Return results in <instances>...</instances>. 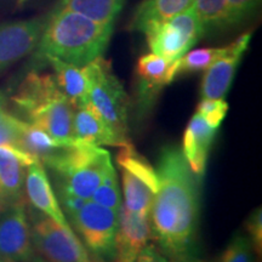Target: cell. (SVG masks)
Returning a JSON list of instances; mask_svg holds the SVG:
<instances>
[{
  "instance_id": "1",
  "label": "cell",
  "mask_w": 262,
  "mask_h": 262,
  "mask_svg": "<svg viewBox=\"0 0 262 262\" xmlns=\"http://www.w3.org/2000/svg\"><path fill=\"white\" fill-rule=\"evenodd\" d=\"M158 188L149 212L153 238L169 257L193 255L199 219V178L182 150L164 147L156 166Z\"/></svg>"
},
{
  "instance_id": "2",
  "label": "cell",
  "mask_w": 262,
  "mask_h": 262,
  "mask_svg": "<svg viewBox=\"0 0 262 262\" xmlns=\"http://www.w3.org/2000/svg\"><path fill=\"white\" fill-rule=\"evenodd\" d=\"M113 32V25L98 24L77 12L55 8L35 49V61L52 56L84 67L102 56Z\"/></svg>"
},
{
  "instance_id": "3",
  "label": "cell",
  "mask_w": 262,
  "mask_h": 262,
  "mask_svg": "<svg viewBox=\"0 0 262 262\" xmlns=\"http://www.w3.org/2000/svg\"><path fill=\"white\" fill-rule=\"evenodd\" d=\"M24 120L61 141H74V106L58 89L55 77L31 72L12 96Z\"/></svg>"
},
{
  "instance_id": "4",
  "label": "cell",
  "mask_w": 262,
  "mask_h": 262,
  "mask_svg": "<svg viewBox=\"0 0 262 262\" xmlns=\"http://www.w3.org/2000/svg\"><path fill=\"white\" fill-rule=\"evenodd\" d=\"M56 172L61 196L90 199L93 193L114 169L111 155L102 147L75 140L42 163Z\"/></svg>"
},
{
  "instance_id": "5",
  "label": "cell",
  "mask_w": 262,
  "mask_h": 262,
  "mask_svg": "<svg viewBox=\"0 0 262 262\" xmlns=\"http://www.w3.org/2000/svg\"><path fill=\"white\" fill-rule=\"evenodd\" d=\"M89 78V103L117 136L130 142L129 106L130 100L123 84L113 73L111 62L102 56L84 66Z\"/></svg>"
},
{
  "instance_id": "6",
  "label": "cell",
  "mask_w": 262,
  "mask_h": 262,
  "mask_svg": "<svg viewBox=\"0 0 262 262\" xmlns=\"http://www.w3.org/2000/svg\"><path fill=\"white\" fill-rule=\"evenodd\" d=\"M32 244L37 256L44 262H93L89 253L75 235L38 210L28 214Z\"/></svg>"
},
{
  "instance_id": "7",
  "label": "cell",
  "mask_w": 262,
  "mask_h": 262,
  "mask_svg": "<svg viewBox=\"0 0 262 262\" xmlns=\"http://www.w3.org/2000/svg\"><path fill=\"white\" fill-rule=\"evenodd\" d=\"M118 214L88 199L78 210L68 215L88 253L93 254L97 261L116 257Z\"/></svg>"
},
{
  "instance_id": "8",
  "label": "cell",
  "mask_w": 262,
  "mask_h": 262,
  "mask_svg": "<svg viewBox=\"0 0 262 262\" xmlns=\"http://www.w3.org/2000/svg\"><path fill=\"white\" fill-rule=\"evenodd\" d=\"M143 33L153 54L176 61L201 40L205 29L193 9H189L169 21L149 26Z\"/></svg>"
},
{
  "instance_id": "9",
  "label": "cell",
  "mask_w": 262,
  "mask_h": 262,
  "mask_svg": "<svg viewBox=\"0 0 262 262\" xmlns=\"http://www.w3.org/2000/svg\"><path fill=\"white\" fill-rule=\"evenodd\" d=\"M37 257L24 199L0 211V262H33Z\"/></svg>"
},
{
  "instance_id": "10",
  "label": "cell",
  "mask_w": 262,
  "mask_h": 262,
  "mask_svg": "<svg viewBox=\"0 0 262 262\" xmlns=\"http://www.w3.org/2000/svg\"><path fill=\"white\" fill-rule=\"evenodd\" d=\"M47 18L44 16L0 25V73L37 49Z\"/></svg>"
},
{
  "instance_id": "11",
  "label": "cell",
  "mask_w": 262,
  "mask_h": 262,
  "mask_svg": "<svg viewBox=\"0 0 262 262\" xmlns=\"http://www.w3.org/2000/svg\"><path fill=\"white\" fill-rule=\"evenodd\" d=\"M250 40L251 32L242 34L228 45V50L224 56L206 68L201 84L202 98H225Z\"/></svg>"
},
{
  "instance_id": "12",
  "label": "cell",
  "mask_w": 262,
  "mask_h": 262,
  "mask_svg": "<svg viewBox=\"0 0 262 262\" xmlns=\"http://www.w3.org/2000/svg\"><path fill=\"white\" fill-rule=\"evenodd\" d=\"M37 160L14 145L0 146V208L25 199V181L28 165Z\"/></svg>"
},
{
  "instance_id": "13",
  "label": "cell",
  "mask_w": 262,
  "mask_h": 262,
  "mask_svg": "<svg viewBox=\"0 0 262 262\" xmlns=\"http://www.w3.org/2000/svg\"><path fill=\"white\" fill-rule=\"evenodd\" d=\"M25 194L33 209L47 215L63 228L73 229L64 212L62 211L57 196L55 195L47 170L39 160H34L31 165H28L25 181Z\"/></svg>"
},
{
  "instance_id": "14",
  "label": "cell",
  "mask_w": 262,
  "mask_h": 262,
  "mask_svg": "<svg viewBox=\"0 0 262 262\" xmlns=\"http://www.w3.org/2000/svg\"><path fill=\"white\" fill-rule=\"evenodd\" d=\"M150 238H153V232L149 216L131 212L122 204L118 214L116 257L135 261Z\"/></svg>"
},
{
  "instance_id": "15",
  "label": "cell",
  "mask_w": 262,
  "mask_h": 262,
  "mask_svg": "<svg viewBox=\"0 0 262 262\" xmlns=\"http://www.w3.org/2000/svg\"><path fill=\"white\" fill-rule=\"evenodd\" d=\"M137 93L140 106L149 107L164 86L175 79V61H169L159 55H143L136 64Z\"/></svg>"
},
{
  "instance_id": "16",
  "label": "cell",
  "mask_w": 262,
  "mask_h": 262,
  "mask_svg": "<svg viewBox=\"0 0 262 262\" xmlns=\"http://www.w3.org/2000/svg\"><path fill=\"white\" fill-rule=\"evenodd\" d=\"M216 133L217 129L211 127L201 114L195 112L183 134L182 155L192 172L199 179H202L205 172L209 152Z\"/></svg>"
},
{
  "instance_id": "17",
  "label": "cell",
  "mask_w": 262,
  "mask_h": 262,
  "mask_svg": "<svg viewBox=\"0 0 262 262\" xmlns=\"http://www.w3.org/2000/svg\"><path fill=\"white\" fill-rule=\"evenodd\" d=\"M73 134L75 140L98 147L111 146L120 148L133 145L117 136L89 102L74 108Z\"/></svg>"
},
{
  "instance_id": "18",
  "label": "cell",
  "mask_w": 262,
  "mask_h": 262,
  "mask_svg": "<svg viewBox=\"0 0 262 262\" xmlns=\"http://www.w3.org/2000/svg\"><path fill=\"white\" fill-rule=\"evenodd\" d=\"M42 62L51 66L58 89L74 108L89 102V78L85 67H78L52 56L45 57Z\"/></svg>"
},
{
  "instance_id": "19",
  "label": "cell",
  "mask_w": 262,
  "mask_h": 262,
  "mask_svg": "<svg viewBox=\"0 0 262 262\" xmlns=\"http://www.w3.org/2000/svg\"><path fill=\"white\" fill-rule=\"evenodd\" d=\"M194 0H143L131 19V28L142 32L149 26L162 24L193 8Z\"/></svg>"
},
{
  "instance_id": "20",
  "label": "cell",
  "mask_w": 262,
  "mask_h": 262,
  "mask_svg": "<svg viewBox=\"0 0 262 262\" xmlns=\"http://www.w3.org/2000/svg\"><path fill=\"white\" fill-rule=\"evenodd\" d=\"M74 142L75 140L67 142V141L54 139L44 130L39 129L25 120L16 146L42 164L54 155H56L61 148L73 145Z\"/></svg>"
},
{
  "instance_id": "21",
  "label": "cell",
  "mask_w": 262,
  "mask_h": 262,
  "mask_svg": "<svg viewBox=\"0 0 262 262\" xmlns=\"http://www.w3.org/2000/svg\"><path fill=\"white\" fill-rule=\"evenodd\" d=\"M125 0H60L56 9L77 12L98 24L113 25Z\"/></svg>"
},
{
  "instance_id": "22",
  "label": "cell",
  "mask_w": 262,
  "mask_h": 262,
  "mask_svg": "<svg viewBox=\"0 0 262 262\" xmlns=\"http://www.w3.org/2000/svg\"><path fill=\"white\" fill-rule=\"evenodd\" d=\"M123 181V205L135 214L149 216L156 191L146 181L122 169Z\"/></svg>"
},
{
  "instance_id": "23",
  "label": "cell",
  "mask_w": 262,
  "mask_h": 262,
  "mask_svg": "<svg viewBox=\"0 0 262 262\" xmlns=\"http://www.w3.org/2000/svg\"><path fill=\"white\" fill-rule=\"evenodd\" d=\"M228 50V45L224 48H204L187 51L183 56L175 61V77L180 74L193 73V72L205 71L224 56Z\"/></svg>"
},
{
  "instance_id": "24",
  "label": "cell",
  "mask_w": 262,
  "mask_h": 262,
  "mask_svg": "<svg viewBox=\"0 0 262 262\" xmlns=\"http://www.w3.org/2000/svg\"><path fill=\"white\" fill-rule=\"evenodd\" d=\"M192 9L201 19L205 33L231 26L227 0H194Z\"/></svg>"
},
{
  "instance_id": "25",
  "label": "cell",
  "mask_w": 262,
  "mask_h": 262,
  "mask_svg": "<svg viewBox=\"0 0 262 262\" xmlns=\"http://www.w3.org/2000/svg\"><path fill=\"white\" fill-rule=\"evenodd\" d=\"M120 189L116 170L112 169L107 173L103 181L96 188V191L91 195V201L97 203V204L106 206V208L112 209L114 211L119 212L120 206L123 204L122 198H120Z\"/></svg>"
},
{
  "instance_id": "26",
  "label": "cell",
  "mask_w": 262,
  "mask_h": 262,
  "mask_svg": "<svg viewBox=\"0 0 262 262\" xmlns=\"http://www.w3.org/2000/svg\"><path fill=\"white\" fill-rule=\"evenodd\" d=\"M219 262H254V247L249 235L242 233L233 235Z\"/></svg>"
},
{
  "instance_id": "27",
  "label": "cell",
  "mask_w": 262,
  "mask_h": 262,
  "mask_svg": "<svg viewBox=\"0 0 262 262\" xmlns=\"http://www.w3.org/2000/svg\"><path fill=\"white\" fill-rule=\"evenodd\" d=\"M228 112V103L225 98H202L196 106V113L214 129H219Z\"/></svg>"
},
{
  "instance_id": "28",
  "label": "cell",
  "mask_w": 262,
  "mask_h": 262,
  "mask_svg": "<svg viewBox=\"0 0 262 262\" xmlns=\"http://www.w3.org/2000/svg\"><path fill=\"white\" fill-rule=\"evenodd\" d=\"M25 120L21 118L8 113L0 120V146L3 145H17V141L21 133Z\"/></svg>"
},
{
  "instance_id": "29",
  "label": "cell",
  "mask_w": 262,
  "mask_h": 262,
  "mask_svg": "<svg viewBox=\"0 0 262 262\" xmlns=\"http://www.w3.org/2000/svg\"><path fill=\"white\" fill-rule=\"evenodd\" d=\"M258 3L260 0H227L231 26L248 18L257 8Z\"/></svg>"
},
{
  "instance_id": "30",
  "label": "cell",
  "mask_w": 262,
  "mask_h": 262,
  "mask_svg": "<svg viewBox=\"0 0 262 262\" xmlns=\"http://www.w3.org/2000/svg\"><path fill=\"white\" fill-rule=\"evenodd\" d=\"M261 216H262L261 208L255 209L253 214L249 216L248 222H247L249 238H250L251 243H253L254 250L258 254H261V248H262V217Z\"/></svg>"
},
{
  "instance_id": "31",
  "label": "cell",
  "mask_w": 262,
  "mask_h": 262,
  "mask_svg": "<svg viewBox=\"0 0 262 262\" xmlns=\"http://www.w3.org/2000/svg\"><path fill=\"white\" fill-rule=\"evenodd\" d=\"M135 262H170V260L155 245L147 244L137 255Z\"/></svg>"
},
{
  "instance_id": "32",
  "label": "cell",
  "mask_w": 262,
  "mask_h": 262,
  "mask_svg": "<svg viewBox=\"0 0 262 262\" xmlns=\"http://www.w3.org/2000/svg\"><path fill=\"white\" fill-rule=\"evenodd\" d=\"M170 262H203L199 258H196L194 255H189V256H185V257H180V258H172L170 260Z\"/></svg>"
},
{
  "instance_id": "33",
  "label": "cell",
  "mask_w": 262,
  "mask_h": 262,
  "mask_svg": "<svg viewBox=\"0 0 262 262\" xmlns=\"http://www.w3.org/2000/svg\"><path fill=\"white\" fill-rule=\"evenodd\" d=\"M8 113H9V112H8V111L5 110V107L3 106V102H2V100H0V120H2L3 118H4V117H5L6 114H8Z\"/></svg>"
},
{
  "instance_id": "34",
  "label": "cell",
  "mask_w": 262,
  "mask_h": 262,
  "mask_svg": "<svg viewBox=\"0 0 262 262\" xmlns=\"http://www.w3.org/2000/svg\"><path fill=\"white\" fill-rule=\"evenodd\" d=\"M116 258H117V262H135V261L127 260V258H123V257H116Z\"/></svg>"
},
{
  "instance_id": "35",
  "label": "cell",
  "mask_w": 262,
  "mask_h": 262,
  "mask_svg": "<svg viewBox=\"0 0 262 262\" xmlns=\"http://www.w3.org/2000/svg\"><path fill=\"white\" fill-rule=\"evenodd\" d=\"M33 262H44V261H41V260H40V258H39V257H37V258H35V260H34V261H33Z\"/></svg>"
},
{
  "instance_id": "36",
  "label": "cell",
  "mask_w": 262,
  "mask_h": 262,
  "mask_svg": "<svg viewBox=\"0 0 262 262\" xmlns=\"http://www.w3.org/2000/svg\"><path fill=\"white\" fill-rule=\"evenodd\" d=\"M18 2H19V3H21V4H22V3H25V2H26V0H18Z\"/></svg>"
},
{
  "instance_id": "37",
  "label": "cell",
  "mask_w": 262,
  "mask_h": 262,
  "mask_svg": "<svg viewBox=\"0 0 262 262\" xmlns=\"http://www.w3.org/2000/svg\"><path fill=\"white\" fill-rule=\"evenodd\" d=\"M0 211H2V208H0Z\"/></svg>"
},
{
  "instance_id": "38",
  "label": "cell",
  "mask_w": 262,
  "mask_h": 262,
  "mask_svg": "<svg viewBox=\"0 0 262 262\" xmlns=\"http://www.w3.org/2000/svg\"><path fill=\"white\" fill-rule=\"evenodd\" d=\"M97 262H102V261H97Z\"/></svg>"
}]
</instances>
